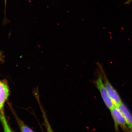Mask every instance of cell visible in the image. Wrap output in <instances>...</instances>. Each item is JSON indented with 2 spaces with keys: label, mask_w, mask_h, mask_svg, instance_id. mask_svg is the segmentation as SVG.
<instances>
[{
  "label": "cell",
  "mask_w": 132,
  "mask_h": 132,
  "mask_svg": "<svg viewBox=\"0 0 132 132\" xmlns=\"http://www.w3.org/2000/svg\"><path fill=\"white\" fill-rule=\"evenodd\" d=\"M132 1V0H128V1L127 2V3H129L131 2V1Z\"/></svg>",
  "instance_id": "obj_9"
},
{
  "label": "cell",
  "mask_w": 132,
  "mask_h": 132,
  "mask_svg": "<svg viewBox=\"0 0 132 132\" xmlns=\"http://www.w3.org/2000/svg\"><path fill=\"white\" fill-rule=\"evenodd\" d=\"M7 1V0H4V2H5V10H6V6Z\"/></svg>",
  "instance_id": "obj_8"
},
{
  "label": "cell",
  "mask_w": 132,
  "mask_h": 132,
  "mask_svg": "<svg viewBox=\"0 0 132 132\" xmlns=\"http://www.w3.org/2000/svg\"><path fill=\"white\" fill-rule=\"evenodd\" d=\"M116 106L124 116L129 131L132 132V115L130 111L123 102Z\"/></svg>",
  "instance_id": "obj_5"
},
{
  "label": "cell",
  "mask_w": 132,
  "mask_h": 132,
  "mask_svg": "<svg viewBox=\"0 0 132 132\" xmlns=\"http://www.w3.org/2000/svg\"><path fill=\"white\" fill-rule=\"evenodd\" d=\"M10 95V89L7 81L0 80V112L3 111L4 105Z\"/></svg>",
  "instance_id": "obj_4"
},
{
  "label": "cell",
  "mask_w": 132,
  "mask_h": 132,
  "mask_svg": "<svg viewBox=\"0 0 132 132\" xmlns=\"http://www.w3.org/2000/svg\"><path fill=\"white\" fill-rule=\"evenodd\" d=\"M4 60V56L3 53L0 50V62H3Z\"/></svg>",
  "instance_id": "obj_7"
},
{
  "label": "cell",
  "mask_w": 132,
  "mask_h": 132,
  "mask_svg": "<svg viewBox=\"0 0 132 132\" xmlns=\"http://www.w3.org/2000/svg\"><path fill=\"white\" fill-rule=\"evenodd\" d=\"M100 68L101 71L102 72L101 74L104 85L106 88L109 95L113 102L114 105L117 106L121 103H122V101L121 99L118 94V92L111 85L106 75L104 72L102 68V67Z\"/></svg>",
  "instance_id": "obj_2"
},
{
  "label": "cell",
  "mask_w": 132,
  "mask_h": 132,
  "mask_svg": "<svg viewBox=\"0 0 132 132\" xmlns=\"http://www.w3.org/2000/svg\"><path fill=\"white\" fill-rule=\"evenodd\" d=\"M111 115L114 121L115 130L118 131L119 126L124 131H129L124 116L117 106H114L110 109Z\"/></svg>",
  "instance_id": "obj_3"
},
{
  "label": "cell",
  "mask_w": 132,
  "mask_h": 132,
  "mask_svg": "<svg viewBox=\"0 0 132 132\" xmlns=\"http://www.w3.org/2000/svg\"><path fill=\"white\" fill-rule=\"evenodd\" d=\"M95 85L100 93L101 95L105 105L109 109H111L114 106V104L111 100L105 86L101 73L99 74L95 81Z\"/></svg>",
  "instance_id": "obj_1"
},
{
  "label": "cell",
  "mask_w": 132,
  "mask_h": 132,
  "mask_svg": "<svg viewBox=\"0 0 132 132\" xmlns=\"http://www.w3.org/2000/svg\"><path fill=\"white\" fill-rule=\"evenodd\" d=\"M15 118L17 123L19 125L20 129L21 130V131L22 132H32L33 130L31 129L30 128L28 127L27 126H26L23 123V121L20 119L19 118H17L16 116H15Z\"/></svg>",
  "instance_id": "obj_6"
}]
</instances>
